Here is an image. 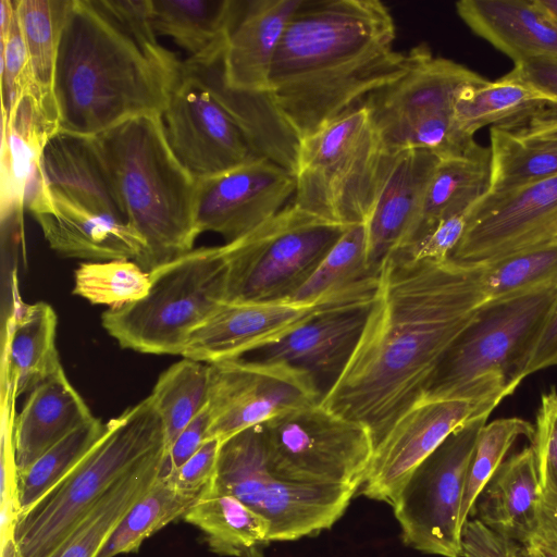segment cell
<instances>
[{
    "mask_svg": "<svg viewBox=\"0 0 557 557\" xmlns=\"http://www.w3.org/2000/svg\"><path fill=\"white\" fill-rule=\"evenodd\" d=\"M482 272L481 263L417 260L406 250L388 257L358 344L320 403L367 426L375 448L485 301Z\"/></svg>",
    "mask_w": 557,
    "mask_h": 557,
    "instance_id": "obj_1",
    "label": "cell"
},
{
    "mask_svg": "<svg viewBox=\"0 0 557 557\" xmlns=\"http://www.w3.org/2000/svg\"><path fill=\"white\" fill-rule=\"evenodd\" d=\"M379 0H301L272 63L269 97L298 141L399 77L407 52Z\"/></svg>",
    "mask_w": 557,
    "mask_h": 557,
    "instance_id": "obj_2",
    "label": "cell"
},
{
    "mask_svg": "<svg viewBox=\"0 0 557 557\" xmlns=\"http://www.w3.org/2000/svg\"><path fill=\"white\" fill-rule=\"evenodd\" d=\"M181 65L141 46L100 1L69 0L54 75L60 129L97 136L136 116L162 115Z\"/></svg>",
    "mask_w": 557,
    "mask_h": 557,
    "instance_id": "obj_3",
    "label": "cell"
},
{
    "mask_svg": "<svg viewBox=\"0 0 557 557\" xmlns=\"http://www.w3.org/2000/svg\"><path fill=\"white\" fill-rule=\"evenodd\" d=\"M113 175L126 222L144 238L146 271L193 250L196 180L173 153L162 115L126 120L95 136Z\"/></svg>",
    "mask_w": 557,
    "mask_h": 557,
    "instance_id": "obj_4",
    "label": "cell"
},
{
    "mask_svg": "<svg viewBox=\"0 0 557 557\" xmlns=\"http://www.w3.org/2000/svg\"><path fill=\"white\" fill-rule=\"evenodd\" d=\"M165 449L164 428L151 395L106 423L85 458L13 524L23 557H50L120 479Z\"/></svg>",
    "mask_w": 557,
    "mask_h": 557,
    "instance_id": "obj_5",
    "label": "cell"
},
{
    "mask_svg": "<svg viewBox=\"0 0 557 557\" xmlns=\"http://www.w3.org/2000/svg\"><path fill=\"white\" fill-rule=\"evenodd\" d=\"M556 297L557 283L484 301L444 355L421 399L510 395L527 376Z\"/></svg>",
    "mask_w": 557,
    "mask_h": 557,
    "instance_id": "obj_6",
    "label": "cell"
},
{
    "mask_svg": "<svg viewBox=\"0 0 557 557\" xmlns=\"http://www.w3.org/2000/svg\"><path fill=\"white\" fill-rule=\"evenodd\" d=\"M393 151L363 101L299 141L293 205L331 222H367Z\"/></svg>",
    "mask_w": 557,
    "mask_h": 557,
    "instance_id": "obj_7",
    "label": "cell"
},
{
    "mask_svg": "<svg viewBox=\"0 0 557 557\" xmlns=\"http://www.w3.org/2000/svg\"><path fill=\"white\" fill-rule=\"evenodd\" d=\"M223 246L193 249L150 271L148 294L101 314L122 348L150 355L183 354L190 334L224 302Z\"/></svg>",
    "mask_w": 557,
    "mask_h": 557,
    "instance_id": "obj_8",
    "label": "cell"
},
{
    "mask_svg": "<svg viewBox=\"0 0 557 557\" xmlns=\"http://www.w3.org/2000/svg\"><path fill=\"white\" fill-rule=\"evenodd\" d=\"M407 54L405 72L363 100L383 143L392 151L423 149L440 158L468 151L475 141L455 126V97L463 86L486 78L453 60L435 57L425 44Z\"/></svg>",
    "mask_w": 557,
    "mask_h": 557,
    "instance_id": "obj_9",
    "label": "cell"
},
{
    "mask_svg": "<svg viewBox=\"0 0 557 557\" xmlns=\"http://www.w3.org/2000/svg\"><path fill=\"white\" fill-rule=\"evenodd\" d=\"M356 490L286 481L268 466L261 425L221 443L215 475L203 493L235 496L270 524L271 542L296 541L331 529Z\"/></svg>",
    "mask_w": 557,
    "mask_h": 557,
    "instance_id": "obj_10",
    "label": "cell"
},
{
    "mask_svg": "<svg viewBox=\"0 0 557 557\" xmlns=\"http://www.w3.org/2000/svg\"><path fill=\"white\" fill-rule=\"evenodd\" d=\"M349 226L287 205L250 234L223 245L224 301L292 299Z\"/></svg>",
    "mask_w": 557,
    "mask_h": 557,
    "instance_id": "obj_11",
    "label": "cell"
},
{
    "mask_svg": "<svg viewBox=\"0 0 557 557\" xmlns=\"http://www.w3.org/2000/svg\"><path fill=\"white\" fill-rule=\"evenodd\" d=\"M270 471L280 479L358 491L374 453L367 426L320 401L260 424Z\"/></svg>",
    "mask_w": 557,
    "mask_h": 557,
    "instance_id": "obj_12",
    "label": "cell"
},
{
    "mask_svg": "<svg viewBox=\"0 0 557 557\" xmlns=\"http://www.w3.org/2000/svg\"><path fill=\"white\" fill-rule=\"evenodd\" d=\"M488 417L454 431L409 476L391 506L403 542L419 552L461 556L460 509L469 463Z\"/></svg>",
    "mask_w": 557,
    "mask_h": 557,
    "instance_id": "obj_13",
    "label": "cell"
},
{
    "mask_svg": "<svg viewBox=\"0 0 557 557\" xmlns=\"http://www.w3.org/2000/svg\"><path fill=\"white\" fill-rule=\"evenodd\" d=\"M208 364L211 424L207 440L222 443L323 397L312 374L283 361L239 358Z\"/></svg>",
    "mask_w": 557,
    "mask_h": 557,
    "instance_id": "obj_14",
    "label": "cell"
},
{
    "mask_svg": "<svg viewBox=\"0 0 557 557\" xmlns=\"http://www.w3.org/2000/svg\"><path fill=\"white\" fill-rule=\"evenodd\" d=\"M374 292H344L308 301H224L190 334L182 357L205 363L239 359L277 343L323 313L370 305Z\"/></svg>",
    "mask_w": 557,
    "mask_h": 557,
    "instance_id": "obj_15",
    "label": "cell"
},
{
    "mask_svg": "<svg viewBox=\"0 0 557 557\" xmlns=\"http://www.w3.org/2000/svg\"><path fill=\"white\" fill-rule=\"evenodd\" d=\"M162 121L173 153L196 180L262 158L243 126L211 91L182 72Z\"/></svg>",
    "mask_w": 557,
    "mask_h": 557,
    "instance_id": "obj_16",
    "label": "cell"
},
{
    "mask_svg": "<svg viewBox=\"0 0 557 557\" xmlns=\"http://www.w3.org/2000/svg\"><path fill=\"white\" fill-rule=\"evenodd\" d=\"M503 399L492 396L416 403L374 448L362 494L392 506L412 472L454 431L488 417Z\"/></svg>",
    "mask_w": 557,
    "mask_h": 557,
    "instance_id": "obj_17",
    "label": "cell"
},
{
    "mask_svg": "<svg viewBox=\"0 0 557 557\" xmlns=\"http://www.w3.org/2000/svg\"><path fill=\"white\" fill-rule=\"evenodd\" d=\"M557 238V176L500 194H485L468 212L449 259L484 263Z\"/></svg>",
    "mask_w": 557,
    "mask_h": 557,
    "instance_id": "obj_18",
    "label": "cell"
},
{
    "mask_svg": "<svg viewBox=\"0 0 557 557\" xmlns=\"http://www.w3.org/2000/svg\"><path fill=\"white\" fill-rule=\"evenodd\" d=\"M295 189V174L267 158L198 180L197 231L216 233L225 244L236 242L285 208Z\"/></svg>",
    "mask_w": 557,
    "mask_h": 557,
    "instance_id": "obj_19",
    "label": "cell"
},
{
    "mask_svg": "<svg viewBox=\"0 0 557 557\" xmlns=\"http://www.w3.org/2000/svg\"><path fill=\"white\" fill-rule=\"evenodd\" d=\"M26 210L59 256L88 261L128 259L144 268L147 246L135 228L67 200L48 188L44 180Z\"/></svg>",
    "mask_w": 557,
    "mask_h": 557,
    "instance_id": "obj_20",
    "label": "cell"
},
{
    "mask_svg": "<svg viewBox=\"0 0 557 557\" xmlns=\"http://www.w3.org/2000/svg\"><path fill=\"white\" fill-rule=\"evenodd\" d=\"M440 157L423 149L393 151L374 207L366 222L368 262L379 274L384 261L406 249Z\"/></svg>",
    "mask_w": 557,
    "mask_h": 557,
    "instance_id": "obj_21",
    "label": "cell"
},
{
    "mask_svg": "<svg viewBox=\"0 0 557 557\" xmlns=\"http://www.w3.org/2000/svg\"><path fill=\"white\" fill-rule=\"evenodd\" d=\"M301 0L243 1L221 57L224 84L243 94L269 96L272 63Z\"/></svg>",
    "mask_w": 557,
    "mask_h": 557,
    "instance_id": "obj_22",
    "label": "cell"
},
{
    "mask_svg": "<svg viewBox=\"0 0 557 557\" xmlns=\"http://www.w3.org/2000/svg\"><path fill=\"white\" fill-rule=\"evenodd\" d=\"M41 175L48 188L67 200L126 222L115 181L95 136L57 132L44 149Z\"/></svg>",
    "mask_w": 557,
    "mask_h": 557,
    "instance_id": "obj_23",
    "label": "cell"
},
{
    "mask_svg": "<svg viewBox=\"0 0 557 557\" xmlns=\"http://www.w3.org/2000/svg\"><path fill=\"white\" fill-rule=\"evenodd\" d=\"M1 131V220L23 216L29 198L42 184L41 157L52 135L60 131L28 90L2 112Z\"/></svg>",
    "mask_w": 557,
    "mask_h": 557,
    "instance_id": "obj_24",
    "label": "cell"
},
{
    "mask_svg": "<svg viewBox=\"0 0 557 557\" xmlns=\"http://www.w3.org/2000/svg\"><path fill=\"white\" fill-rule=\"evenodd\" d=\"M456 12L474 34L515 63L557 57V21L537 0H460Z\"/></svg>",
    "mask_w": 557,
    "mask_h": 557,
    "instance_id": "obj_25",
    "label": "cell"
},
{
    "mask_svg": "<svg viewBox=\"0 0 557 557\" xmlns=\"http://www.w3.org/2000/svg\"><path fill=\"white\" fill-rule=\"evenodd\" d=\"M94 417L63 368L49 376L29 392L22 410L15 416L13 447L16 474Z\"/></svg>",
    "mask_w": 557,
    "mask_h": 557,
    "instance_id": "obj_26",
    "label": "cell"
},
{
    "mask_svg": "<svg viewBox=\"0 0 557 557\" xmlns=\"http://www.w3.org/2000/svg\"><path fill=\"white\" fill-rule=\"evenodd\" d=\"M369 307L323 313L259 350V359L286 362L312 374L317 381L319 376L332 377L333 384L358 344Z\"/></svg>",
    "mask_w": 557,
    "mask_h": 557,
    "instance_id": "obj_27",
    "label": "cell"
},
{
    "mask_svg": "<svg viewBox=\"0 0 557 557\" xmlns=\"http://www.w3.org/2000/svg\"><path fill=\"white\" fill-rule=\"evenodd\" d=\"M542 497L534 450L525 447L498 467L471 516L505 539L524 543L537 531Z\"/></svg>",
    "mask_w": 557,
    "mask_h": 557,
    "instance_id": "obj_28",
    "label": "cell"
},
{
    "mask_svg": "<svg viewBox=\"0 0 557 557\" xmlns=\"http://www.w3.org/2000/svg\"><path fill=\"white\" fill-rule=\"evenodd\" d=\"M221 55L207 61L186 59L181 72L208 88L243 126L262 158L295 174L299 141L281 119L269 96L243 94L228 88L222 78Z\"/></svg>",
    "mask_w": 557,
    "mask_h": 557,
    "instance_id": "obj_29",
    "label": "cell"
},
{
    "mask_svg": "<svg viewBox=\"0 0 557 557\" xmlns=\"http://www.w3.org/2000/svg\"><path fill=\"white\" fill-rule=\"evenodd\" d=\"M2 359V389L17 398L62 367L55 346L58 317L45 301L23 305L8 320Z\"/></svg>",
    "mask_w": 557,
    "mask_h": 557,
    "instance_id": "obj_30",
    "label": "cell"
},
{
    "mask_svg": "<svg viewBox=\"0 0 557 557\" xmlns=\"http://www.w3.org/2000/svg\"><path fill=\"white\" fill-rule=\"evenodd\" d=\"M243 1L150 0L157 34L171 38L187 59L207 61L221 55Z\"/></svg>",
    "mask_w": 557,
    "mask_h": 557,
    "instance_id": "obj_31",
    "label": "cell"
},
{
    "mask_svg": "<svg viewBox=\"0 0 557 557\" xmlns=\"http://www.w3.org/2000/svg\"><path fill=\"white\" fill-rule=\"evenodd\" d=\"M490 176L491 151L479 144L461 154L440 158L406 249L442 220L468 212L488 191Z\"/></svg>",
    "mask_w": 557,
    "mask_h": 557,
    "instance_id": "obj_32",
    "label": "cell"
},
{
    "mask_svg": "<svg viewBox=\"0 0 557 557\" xmlns=\"http://www.w3.org/2000/svg\"><path fill=\"white\" fill-rule=\"evenodd\" d=\"M184 520L201 531L209 549L220 556L263 557L271 543L268 520L232 495L202 492Z\"/></svg>",
    "mask_w": 557,
    "mask_h": 557,
    "instance_id": "obj_33",
    "label": "cell"
},
{
    "mask_svg": "<svg viewBox=\"0 0 557 557\" xmlns=\"http://www.w3.org/2000/svg\"><path fill=\"white\" fill-rule=\"evenodd\" d=\"M165 449L114 483L50 557H97L119 523L161 474Z\"/></svg>",
    "mask_w": 557,
    "mask_h": 557,
    "instance_id": "obj_34",
    "label": "cell"
},
{
    "mask_svg": "<svg viewBox=\"0 0 557 557\" xmlns=\"http://www.w3.org/2000/svg\"><path fill=\"white\" fill-rule=\"evenodd\" d=\"M549 104L553 103L542 95L504 75L495 82L463 86L455 97L453 120L462 135L473 138L484 126L509 125Z\"/></svg>",
    "mask_w": 557,
    "mask_h": 557,
    "instance_id": "obj_35",
    "label": "cell"
},
{
    "mask_svg": "<svg viewBox=\"0 0 557 557\" xmlns=\"http://www.w3.org/2000/svg\"><path fill=\"white\" fill-rule=\"evenodd\" d=\"M67 3L69 0H16L17 16L29 61V90L48 117L59 127L54 75Z\"/></svg>",
    "mask_w": 557,
    "mask_h": 557,
    "instance_id": "obj_36",
    "label": "cell"
},
{
    "mask_svg": "<svg viewBox=\"0 0 557 557\" xmlns=\"http://www.w3.org/2000/svg\"><path fill=\"white\" fill-rule=\"evenodd\" d=\"M487 194H500L557 176V141L492 126Z\"/></svg>",
    "mask_w": 557,
    "mask_h": 557,
    "instance_id": "obj_37",
    "label": "cell"
},
{
    "mask_svg": "<svg viewBox=\"0 0 557 557\" xmlns=\"http://www.w3.org/2000/svg\"><path fill=\"white\" fill-rule=\"evenodd\" d=\"M379 274L368 262L367 225H350L308 281L292 297L308 301L344 292L375 289Z\"/></svg>",
    "mask_w": 557,
    "mask_h": 557,
    "instance_id": "obj_38",
    "label": "cell"
},
{
    "mask_svg": "<svg viewBox=\"0 0 557 557\" xmlns=\"http://www.w3.org/2000/svg\"><path fill=\"white\" fill-rule=\"evenodd\" d=\"M199 497L175 490L159 475L125 515L97 557L137 552L147 537L171 522L184 519Z\"/></svg>",
    "mask_w": 557,
    "mask_h": 557,
    "instance_id": "obj_39",
    "label": "cell"
},
{
    "mask_svg": "<svg viewBox=\"0 0 557 557\" xmlns=\"http://www.w3.org/2000/svg\"><path fill=\"white\" fill-rule=\"evenodd\" d=\"M104 430L106 423L94 417L54 444L25 471L16 474L15 518L59 484L91 450Z\"/></svg>",
    "mask_w": 557,
    "mask_h": 557,
    "instance_id": "obj_40",
    "label": "cell"
},
{
    "mask_svg": "<svg viewBox=\"0 0 557 557\" xmlns=\"http://www.w3.org/2000/svg\"><path fill=\"white\" fill-rule=\"evenodd\" d=\"M209 379V364L188 358L160 374L150 395L163 422L165 450L207 405Z\"/></svg>",
    "mask_w": 557,
    "mask_h": 557,
    "instance_id": "obj_41",
    "label": "cell"
},
{
    "mask_svg": "<svg viewBox=\"0 0 557 557\" xmlns=\"http://www.w3.org/2000/svg\"><path fill=\"white\" fill-rule=\"evenodd\" d=\"M481 264L485 301L556 284L557 238Z\"/></svg>",
    "mask_w": 557,
    "mask_h": 557,
    "instance_id": "obj_42",
    "label": "cell"
},
{
    "mask_svg": "<svg viewBox=\"0 0 557 557\" xmlns=\"http://www.w3.org/2000/svg\"><path fill=\"white\" fill-rule=\"evenodd\" d=\"M149 288L150 272L134 260L86 261L74 272L73 294L109 309L140 300Z\"/></svg>",
    "mask_w": 557,
    "mask_h": 557,
    "instance_id": "obj_43",
    "label": "cell"
},
{
    "mask_svg": "<svg viewBox=\"0 0 557 557\" xmlns=\"http://www.w3.org/2000/svg\"><path fill=\"white\" fill-rule=\"evenodd\" d=\"M534 425L520 418H502L481 429L469 463L460 509V525L470 518L483 487L504 462L505 456L520 436L532 438Z\"/></svg>",
    "mask_w": 557,
    "mask_h": 557,
    "instance_id": "obj_44",
    "label": "cell"
},
{
    "mask_svg": "<svg viewBox=\"0 0 557 557\" xmlns=\"http://www.w3.org/2000/svg\"><path fill=\"white\" fill-rule=\"evenodd\" d=\"M1 112L11 107L32 87L27 49L21 29L15 0L11 24L1 29Z\"/></svg>",
    "mask_w": 557,
    "mask_h": 557,
    "instance_id": "obj_45",
    "label": "cell"
},
{
    "mask_svg": "<svg viewBox=\"0 0 557 557\" xmlns=\"http://www.w3.org/2000/svg\"><path fill=\"white\" fill-rule=\"evenodd\" d=\"M532 441L542 488L557 497V392L554 389L542 396Z\"/></svg>",
    "mask_w": 557,
    "mask_h": 557,
    "instance_id": "obj_46",
    "label": "cell"
},
{
    "mask_svg": "<svg viewBox=\"0 0 557 557\" xmlns=\"http://www.w3.org/2000/svg\"><path fill=\"white\" fill-rule=\"evenodd\" d=\"M220 446L219 440H207L181 467L160 476L180 492L200 496L215 475Z\"/></svg>",
    "mask_w": 557,
    "mask_h": 557,
    "instance_id": "obj_47",
    "label": "cell"
},
{
    "mask_svg": "<svg viewBox=\"0 0 557 557\" xmlns=\"http://www.w3.org/2000/svg\"><path fill=\"white\" fill-rule=\"evenodd\" d=\"M468 212L442 220L422 239L404 250L417 260L449 259L465 233Z\"/></svg>",
    "mask_w": 557,
    "mask_h": 557,
    "instance_id": "obj_48",
    "label": "cell"
},
{
    "mask_svg": "<svg viewBox=\"0 0 557 557\" xmlns=\"http://www.w3.org/2000/svg\"><path fill=\"white\" fill-rule=\"evenodd\" d=\"M557 104V57H534L515 63L506 74Z\"/></svg>",
    "mask_w": 557,
    "mask_h": 557,
    "instance_id": "obj_49",
    "label": "cell"
},
{
    "mask_svg": "<svg viewBox=\"0 0 557 557\" xmlns=\"http://www.w3.org/2000/svg\"><path fill=\"white\" fill-rule=\"evenodd\" d=\"M210 424L211 414L207 404L165 450L160 475L168 474L181 467L203 445Z\"/></svg>",
    "mask_w": 557,
    "mask_h": 557,
    "instance_id": "obj_50",
    "label": "cell"
},
{
    "mask_svg": "<svg viewBox=\"0 0 557 557\" xmlns=\"http://www.w3.org/2000/svg\"><path fill=\"white\" fill-rule=\"evenodd\" d=\"M511 544L476 518H469L461 532L460 557H510Z\"/></svg>",
    "mask_w": 557,
    "mask_h": 557,
    "instance_id": "obj_51",
    "label": "cell"
},
{
    "mask_svg": "<svg viewBox=\"0 0 557 557\" xmlns=\"http://www.w3.org/2000/svg\"><path fill=\"white\" fill-rule=\"evenodd\" d=\"M555 366H557V297L525 374L528 376Z\"/></svg>",
    "mask_w": 557,
    "mask_h": 557,
    "instance_id": "obj_52",
    "label": "cell"
},
{
    "mask_svg": "<svg viewBox=\"0 0 557 557\" xmlns=\"http://www.w3.org/2000/svg\"><path fill=\"white\" fill-rule=\"evenodd\" d=\"M541 111L528 119L502 127L521 136L557 141V117L546 115Z\"/></svg>",
    "mask_w": 557,
    "mask_h": 557,
    "instance_id": "obj_53",
    "label": "cell"
},
{
    "mask_svg": "<svg viewBox=\"0 0 557 557\" xmlns=\"http://www.w3.org/2000/svg\"><path fill=\"white\" fill-rule=\"evenodd\" d=\"M510 557H557V543L534 534L524 543L512 542Z\"/></svg>",
    "mask_w": 557,
    "mask_h": 557,
    "instance_id": "obj_54",
    "label": "cell"
},
{
    "mask_svg": "<svg viewBox=\"0 0 557 557\" xmlns=\"http://www.w3.org/2000/svg\"><path fill=\"white\" fill-rule=\"evenodd\" d=\"M535 534L543 535L557 543V497L545 491H543L539 528Z\"/></svg>",
    "mask_w": 557,
    "mask_h": 557,
    "instance_id": "obj_55",
    "label": "cell"
},
{
    "mask_svg": "<svg viewBox=\"0 0 557 557\" xmlns=\"http://www.w3.org/2000/svg\"><path fill=\"white\" fill-rule=\"evenodd\" d=\"M1 557H23L14 537L13 527L1 531Z\"/></svg>",
    "mask_w": 557,
    "mask_h": 557,
    "instance_id": "obj_56",
    "label": "cell"
},
{
    "mask_svg": "<svg viewBox=\"0 0 557 557\" xmlns=\"http://www.w3.org/2000/svg\"><path fill=\"white\" fill-rule=\"evenodd\" d=\"M542 8L557 21V0H537Z\"/></svg>",
    "mask_w": 557,
    "mask_h": 557,
    "instance_id": "obj_57",
    "label": "cell"
},
{
    "mask_svg": "<svg viewBox=\"0 0 557 557\" xmlns=\"http://www.w3.org/2000/svg\"><path fill=\"white\" fill-rule=\"evenodd\" d=\"M541 112L546 115L557 117V104H549L546 108H544Z\"/></svg>",
    "mask_w": 557,
    "mask_h": 557,
    "instance_id": "obj_58",
    "label": "cell"
}]
</instances>
